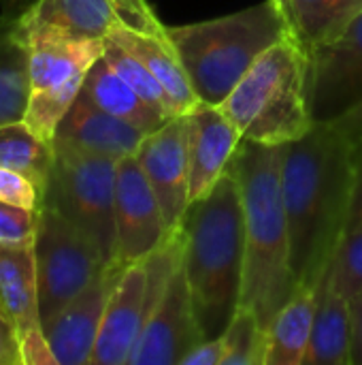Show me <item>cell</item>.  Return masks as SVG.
Returning a JSON list of instances; mask_svg holds the SVG:
<instances>
[{
    "instance_id": "6da1fadb",
    "label": "cell",
    "mask_w": 362,
    "mask_h": 365,
    "mask_svg": "<svg viewBox=\"0 0 362 365\" xmlns=\"http://www.w3.org/2000/svg\"><path fill=\"white\" fill-rule=\"evenodd\" d=\"M280 156L292 269L299 284H316L348 231L354 143L333 124L316 122L301 139L280 145Z\"/></svg>"
},
{
    "instance_id": "7a4b0ae2",
    "label": "cell",
    "mask_w": 362,
    "mask_h": 365,
    "mask_svg": "<svg viewBox=\"0 0 362 365\" xmlns=\"http://www.w3.org/2000/svg\"><path fill=\"white\" fill-rule=\"evenodd\" d=\"M280 158V145L243 139L230 163L241 192L245 233L241 306L252 308L265 329L299 287L290 257Z\"/></svg>"
},
{
    "instance_id": "3957f363",
    "label": "cell",
    "mask_w": 362,
    "mask_h": 365,
    "mask_svg": "<svg viewBox=\"0 0 362 365\" xmlns=\"http://www.w3.org/2000/svg\"><path fill=\"white\" fill-rule=\"evenodd\" d=\"M181 265L205 338L222 336L241 304L245 272L243 205L233 169L194 201L181 225Z\"/></svg>"
},
{
    "instance_id": "277c9868",
    "label": "cell",
    "mask_w": 362,
    "mask_h": 365,
    "mask_svg": "<svg viewBox=\"0 0 362 365\" xmlns=\"http://www.w3.org/2000/svg\"><path fill=\"white\" fill-rule=\"evenodd\" d=\"M290 34L292 24L280 0H265L203 21L166 24V36L198 98L209 105H222L254 62Z\"/></svg>"
},
{
    "instance_id": "5b68a950",
    "label": "cell",
    "mask_w": 362,
    "mask_h": 365,
    "mask_svg": "<svg viewBox=\"0 0 362 365\" xmlns=\"http://www.w3.org/2000/svg\"><path fill=\"white\" fill-rule=\"evenodd\" d=\"M220 107L245 141L284 145L312 130L307 49L294 32L269 47Z\"/></svg>"
},
{
    "instance_id": "8992f818",
    "label": "cell",
    "mask_w": 362,
    "mask_h": 365,
    "mask_svg": "<svg viewBox=\"0 0 362 365\" xmlns=\"http://www.w3.org/2000/svg\"><path fill=\"white\" fill-rule=\"evenodd\" d=\"M117 158L53 141V163L43 205L53 207L100 248L107 263L115 255V178Z\"/></svg>"
},
{
    "instance_id": "52a82bcc",
    "label": "cell",
    "mask_w": 362,
    "mask_h": 365,
    "mask_svg": "<svg viewBox=\"0 0 362 365\" xmlns=\"http://www.w3.org/2000/svg\"><path fill=\"white\" fill-rule=\"evenodd\" d=\"M32 252L41 323L58 314L109 265L92 237L47 205L38 210Z\"/></svg>"
},
{
    "instance_id": "ba28073f",
    "label": "cell",
    "mask_w": 362,
    "mask_h": 365,
    "mask_svg": "<svg viewBox=\"0 0 362 365\" xmlns=\"http://www.w3.org/2000/svg\"><path fill=\"white\" fill-rule=\"evenodd\" d=\"M314 122L331 124L362 101V11L333 41L307 49Z\"/></svg>"
},
{
    "instance_id": "9c48e42d",
    "label": "cell",
    "mask_w": 362,
    "mask_h": 365,
    "mask_svg": "<svg viewBox=\"0 0 362 365\" xmlns=\"http://www.w3.org/2000/svg\"><path fill=\"white\" fill-rule=\"evenodd\" d=\"M173 233L160 201L137 156L119 158L115 178V255L113 263L130 265L147 259Z\"/></svg>"
},
{
    "instance_id": "30bf717a",
    "label": "cell",
    "mask_w": 362,
    "mask_h": 365,
    "mask_svg": "<svg viewBox=\"0 0 362 365\" xmlns=\"http://www.w3.org/2000/svg\"><path fill=\"white\" fill-rule=\"evenodd\" d=\"M203 340L205 336L179 261L158 306L141 329L128 365H181L186 355Z\"/></svg>"
},
{
    "instance_id": "8fae6325",
    "label": "cell",
    "mask_w": 362,
    "mask_h": 365,
    "mask_svg": "<svg viewBox=\"0 0 362 365\" xmlns=\"http://www.w3.org/2000/svg\"><path fill=\"white\" fill-rule=\"evenodd\" d=\"M134 156L160 201L169 233L181 231L183 218L192 205L188 113L175 115L149 133Z\"/></svg>"
},
{
    "instance_id": "7c38bea8",
    "label": "cell",
    "mask_w": 362,
    "mask_h": 365,
    "mask_svg": "<svg viewBox=\"0 0 362 365\" xmlns=\"http://www.w3.org/2000/svg\"><path fill=\"white\" fill-rule=\"evenodd\" d=\"M15 26L28 49L32 92L83 81L105 51V41L100 38L77 36L26 17H19Z\"/></svg>"
},
{
    "instance_id": "4fadbf2b",
    "label": "cell",
    "mask_w": 362,
    "mask_h": 365,
    "mask_svg": "<svg viewBox=\"0 0 362 365\" xmlns=\"http://www.w3.org/2000/svg\"><path fill=\"white\" fill-rule=\"evenodd\" d=\"M124 265L109 263L75 299L43 323L45 338L58 365H90L107 299Z\"/></svg>"
},
{
    "instance_id": "5bb4252c",
    "label": "cell",
    "mask_w": 362,
    "mask_h": 365,
    "mask_svg": "<svg viewBox=\"0 0 362 365\" xmlns=\"http://www.w3.org/2000/svg\"><path fill=\"white\" fill-rule=\"evenodd\" d=\"M145 261L124 265L107 299L102 325L90 365H128L145 325Z\"/></svg>"
},
{
    "instance_id": "9a60e30c",
    "label": "cell",
    "mask_w": 362,
    "mask_h": 365,
    "mask_svg": "<svg viewBox=\"0 0 362 365\" xmlns=\"http://www.w3.org/2000/svg\"><path fill=\"white\" fill-rule=\"evenodd\" d=\"M241 130L220 105L201 103L188 113V156H190V199L207 197L228 171L239 145Z\"/></svg>"
},
{
    "instance_id": "2e32d148",
    "label": "cell",
    "mask_w": 362,
    "mask_h": 365,
    "mask_svg": "<svg viewBox=\"0 0 362 365\" xmlns=\"http://www.w3.org/2000/svg\"><path fill=\"white\" fill-rule=\"evenodd\" d=\"M147 135L149 133L132 126L130 122L96 107L79 92L77 101L64 115L55 139L119 160L126 156H134Z\"/></svg>"
},
{
    "instance_id": "e0dca14e",
    "label": "cell",
    "mask_w": 362,
    "mask_h": 365,
    "mask_svg": "<svg viewBox=\"0 0 362 365\" xmlns=\"http://www.w3.org/2000/svg\"><path fill=\"white\" fill-rule=\"evenodd\" d=\"M109 38L119 43L124 49H128L134 58H139L149 68V73L164 88L175 115H186L196 105L203 103L186 73V66L179 58L175 45L166 36V32L164 34H147V32H137L132 28L117 24L109 32Z\"/></svg>"
},
{
    "instance_id": "ac0fdd59",
    "label": "cell",
    "mask_w": 362,
    "mask_h": 365,
    "mask_svg": "<svg viewBox=\"0 0 362 365\" xmlns=\"http://www.w3.org/2000/svg\"><path fill=\"white\" fill-rule=\"evenodd\" d=\"M352 306L329 274L318 280V310L303 365H352Z\"/></svg>"
},
{
    "instance_id": "d6986e66",
    "label": "cell",
    "mask_w": 362,
    "mask_h": 365,
    "mask_svg": "<svg viewBox=\"0 0 362 365\" xmlns=\"http://www.w3.org/2000/svg\"><path fill=\"white\" fill-rule=\"evenodd\" d=\"M0 310L15 325L19 340L43 329L32 246H0Z\"/></svg>"
},
{
    "instance_id": "ffe728a7",
    "label": "cell",
    "mask_w": 362,
    "mask_h": 365,
    "mask_svg": "<svg viewBox=\"0 0 362 365\" xmlns=\"http://www.w3.org/2000/svg\"><path fill=\"white\" fill-rule=\"evenodd\" d=\"M318 310V282L299 284L267 329L265 365H303Z\"/></svg>"
},
{
    "instance_id": "44dd1931",
    "label": "cell",
    "mask_w": 362,
    "mask_h": 365,
    "mask_svg": "<svg viewBox=\"0 0 362 365\" xmlns=\"http://www.w3.org/2000/svg\"><path fill=\"white\" fill-rule=\"evenodd\" d=\"M81 94L96 107L130 122L145 133H154L166 120H171L169 115L154 109L147 101H143L137 90L105 60V56L98 58L87 71Z\"/></svg>"
},
{
    "instance_id": "7402d4cb",
    "label": "cell",
    "mask_w": 362,
    "mask_h": 365,
    "mask_svg": "<svg viewBox=\"0 0 362 365\" xmlns=\"http://www.w3.org/2000/svg\"><path fill=\"white\" fill-rule=\"evenodd\" d=\"M21 17L100 41L122 24L111 0H36V4Z\"/></svg>"
},
{
    "instance_id": "603a6c76",
    "label": "cell",
    "mask_w": 362,
    "mask_h": 365,
    "mask_svg": "<svg viewBox=\"0 0 362 365\" xmlns=\"http://www.w3.org/2000/svg\"><path fill=\"white\" fill-rule=\"evenodd\" d=\"M30 92L28 49L15 21L0 19V126L23 122Z\"/></svg>"
},
{
    "instance_id": "cb8c5ba5",
    "label": "cell",
    "mask_w": 362,
    "mask_h": 365,
    "mask_svg": "<svg viewBox=\"0 0 362 365\" xmlns=\"http://www.w3.org/2000/svg\"><path fill=\"white\" fill-rule=\"evenodd\" d=\"M294 36L305 49L333 41L362 11V0H284Z\"/></svg>"
},
{
    "instance_id": "d4e9b609",
    "label": "cell",
    "mask_w": 362,
    "mask_h": 365,
    "mask_svg": "<svg viewBox=\"0 0 362 365\" xmlns=\"http://www.w3.org/2000/svg\"><path fill=\"white\" fill-rule=\"evenodd\" d=\"M53 163V143L38 139L23 122L0 126V169L28 175L45 192Z\"/></svg>"
},
{
    "instance_id": "484cf974",
    "label": "cell",
    "mask_w": 362,
    "mask_h": 365,
    "mask_svg": "<svg viewBox=\"0 0 362 365\" xmlns=\"http://www.w3.org/2000/svg\"><path fill=\"white\" fill-rule=\"evenodd\" d=\"M224 365H265L267 329L247 306L237 308L235 317L222 331Z\"/></svg>"
},
{
    "instance_id": "4316f807",
    "label": "cell",
    "mask_w": 362,
    "mask_h": 365,
    "mask_svg": "<svg viewBox=\"0 0 362 365\" xmlns=\"http://www.w3.org/2000/svg\"><path fill=\"white\" fill-rule=\"evenodd\" d=\"M81 86H83V81H75V83L60 86V88L30 92L23 124L38 139L53 143L64 115L68 113V109L73 107V103L77 101V96L81 92Z\"/></svg>"
},
{
    "instance_id": "83f0119b",
    "label": "cell",
    "mask_w": 362,
    "mask_h": 365,
    "mask_svg": "<svg viewBox=\"0 0 362 365\" xmlns=\"http://www.w3.org/2000/svg\"><path fill=\"white\" fill-rule=\"evenodd\" d=\"M105 60L137 90V94L147 101L154 109H158L160 113L175 118V111L171 107V101L164 92V88L158 83V79L149 73V68L134 58L128 49H124L119 43H115L113 38H105V51H102Z\"/></svg>"
},
{
    "instance_id": "f1b7e54d",
    "label": "cell",
    "mask_w": 362,
    "mask_h": 365,
    "mask_svg": "<svg viewBox=\"0 0 362 365\" xmlns=\"http://www.w3.org/2000/svg\"><path fill=\"white\" fill-rule=\"evenodd\" d=\"M326 274L333 287L348 299L362 293V229L348 231L341 237Z\"/></svg>"
},
{
    "instance_id": "f546056e",
    "label": "cell",
    "mask_w": 362,
    "mask_h": 365,
    "mask_svg": "<svg viewBox=\"0 0 362 365\" xmlns=\"http://www.w3.org/2000/svg\"><path fill=\"white\" fill-rule=\"evenodd\" d=\"M38 212L0 201V246H32Z\"/></svg>"
},
{
    "instance_id": "4dcf8cb0",
    "label": "cell",
    "mask_w": 362,
    "mask_h": 365,
    "mask_svg": "<svg viewBox=\"0 0 362 365\" xmlns=\"http://www.w3.org/2000/svg\"><path fill=\"white\" fill-rule=\"evenodd\" d=\"M0 201L38 212L43 205V190L28 175L13 169H0Z\"/></svg>"
},
{
    "instance_id": "1f68e13d",
    "label": "cell",
    "mask_w": 362,
    "mask_h": 365,
    "mask_svg": "<svg viewBox=\"0 0 362 365\" xmlns=\"http://www.w3.org/2000/svg\"><path fill=\"white\" fill-rule=\"evenodd\" d=\"M122 26L147 34H164L166 24L158 17L147 0H111Z\"/></svg>"
},
{
    "instance_id": "d6a6232c",
    "label": "cell",
    "mask_w": 362,
    "mask_h": 365,
    "mask_svg": "<svg viewBox=\"0 0 362 365\" xmlns=\"http://www.w3.org/2000/svg\"><path fill=\"white\" fill-rule=\"evenodd\" d=\"M0 365H23L17 329L2 310H0Z\"/></svg>"
},
{
    "instance_id": "836d02e7",
    "label": "cell",
    "mask_w": 362,
    "mask_h": 365,
    "mask_svg": "<svg viewBox=\"0 0 362 365\" xmlns=\"http://www.w3.org/2000/svg\"><path fill=\"white\" fill-rule=\"evenodd\" d=\"M224 340L222 336L205 338L196 349H192L181 365H224Z\"/></svg>"
},
{
    "instance_id": "e575fe53",
    "label": "cell",
    "mask_w": 362,
    "mask_h": 365,
    "mask_svg": "<svg viewBox=\"0 0 362 365\" xmlns=\"http://www.w3.org/2000/svg\"><path fill=\"white\" fill-rule=\"evenodd\" d=\"M352 143H354V197L348 218V231H358L362 229V137Z\"/></svg>"
},
{
    "instance_id": "d590c367",
    "label": "cell",
    "mask_w": 362,
    "mask_h": 365,
    "mask_svg": "<svg viewBox=\"0 0 362 365\" xmlns=\"http://www.w3.org/2000/svg\"><path fill=\"white\" fill-rule=\"evenodd\" d=\"M335 128H339L350 141H356L362 137V101L352 107L348 113H344L341 118H337L335 122H331Z\"/></svg>"
},
{
    "instance_id": "8d00e7d4",
    "label": "cell",
    "mask_w": 362,
    "mask_h": 365,
    "mask_svg": "<svg viewBox=\"0 0 362 365\" xmlns=\"http://www.w3.org/2000/svg\"><path fill=\"white\" fill-rule=\"evenodd\" d=\"M350 306H352V329H354L352 365H362V293L350 299Z\"/></svg>"
},
{
    "instance_id": "74e56055",
    "label": "cell",
    "mask_w": 362,
    "mask_h": 365,
    "mask_svg": "<svg viewBox=\"0 0 362 365\" xmlns=\"http://www.w3.org/2000/svg\"><path fill=\"white\" fill-rule=\"evenodd\" d=\"M34 4H36V0H0V19L17 21Z\"/></svg>"
},
{
    "instance_id": "f35d334b",
    "label": "cell",
    "mask_w": 362,
    "mask_h": 365,
    "mask_svg": "<svg viewBox=\"0 0 362 365\" xmlns=\"http://www.w3.org/2000/svg\"><path fill=\"white\" fill-rule=\"evenodd\" d=\"M280 2H284V0H280Z\"/></svg>"
}]
</instances>
